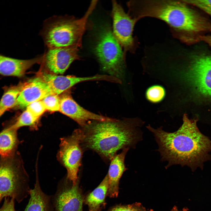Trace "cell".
<instances>
[{"label":"cell","mask_w":211,"mask_h":211,"mask_svg":"<svg viewBox=\"0 0 211 211\" xmlns=\"http://www.w3.org/2000/svg\"><path fill=\"white\" fill-rule=\"evenodd\" d=\"M24 84L21 83L4 89V93L0 100V116L7 110L13 108Z\"/></svg>","instance_id":"20"},{"label":"cell","mask_w":211,"mask_h":211,"mask_svg":"<svg viewBox=\"0 0 211 211\" xmlns=\"http://www.w3.org/2000/svg\"><path fill=\"white\" fill-rule=\"evenodd\" d=\"M39 119L26 109L22 113L11 126L17 130L19 128L24 126H29L31 129L36 130L38 129Z\"/></svg>","instance_id":"21"},{"label":"cell","mask_w":211,"mask_h":211,"mask_svg":"<svg viewBox=\"0 0 211 211\" xmlns=\"http://www.w3.org/2000/svg\"><path fill=\"white\" fill-rule=\"evenodd\" d=\"M186 3L203 11L211 21V0H183Z\"/></svg>","instance_id":"25"},{"label":"cell","mask_w":211,"mask_h":211,"mask_svg":"<svg viewBox=\"0 0 211 211\" xmlns=\"http://www.w3.org/2000/svg\"><path fill=\"white\" fill-rule=\"evenodd\" d=\"M79 49L76 47L48 48L42 62L50 72L63 74L73 61L80 59Z\"/></svg>","instance_id":"10"},{"label":"cell","mask_w":211,"mask_h":211,"mask_svg":"<svg viewBox=\"0 0 211 211\" xmlns=\"http://www.w3.org/2000/svg\"><path fill=\"white\" fill-rule=\"evenodd\" d=\"M15 199L9 197L4 198L3 204L0 211H16L15 208Z\"/></svg>","instance_id":"27"},{"label":"cell","mask_w":211,"mask_h":211,"mask_svg":"<svg viewBox=\"0 0 211 211\" xmlns=\"http://www.w3.org/2000/svg\"><path fill=\"white\" fill-rule=\"evenodd\" d=\"M108 188L107 174L99 185L84 197V203L88 206L89 211H101L105 208Z\"/></svg>","instance_id":"17"},{"label":"cell","mask_w":211,"mask_h":211,"mask_svg":"<svg viewBox=\"0 0 211 211\" xmlns=\"http://www.w3.org/2000/svg\"><path fill=\"white\" fill-rule=\"evenodd\" d=\"M200 41H203L211 47V34H207L201 36Z\"/></svg>","instance_id":"28"},{"label":"cell","mask_w":211,"mask_h":211,"mask_svg":"<svg viewBox=\"0 0 211 211\" xmlns=\"http://www.w3.org/2000/svg\"><path fill=\"white\" fill-rule=\"evenodd\" d=\"M94 33L93 50L101 69L122 81L124 76L125 59L110 26L107 23L101 24Z\"/></svg>","instance_id":"6"},{"label":"cell","mask_w":211,"mask_h":211,"mask_svg":"<svg viewBox=\"0 0 211 211\" xmlns=\"http://www.w3.org/2000/svg\"><path fill=\"white\" fill-rule=\"evenodd\" d=\"M167 71L170 88L182 106L187 99L211 101V53L179 47L171 56Z\"/></svg>","instance_id":"3"},{"label":"cell","mask_w":211,"mask_h":211,"mask_svg":"<svg viewBox=\"0 0 211 211\" xmlns=\"http://www.w3.org/2000/svg\"><path fill=\"white\" fill-rule=\"evenodd\" d=\"M166 95L164 87L160 85H154L147 90L145 96L147 100L151 103H156L162 101Z\"/></svg>","instance_id":"22"},{"label":"cell","mask_w":211,"mask_h":211,"mask_svg":"<svg viewBox=\"0 0 211 211\" xmlns=\"http://www.w3.org/2000/svg\"><path fill=\"white\" fill-rule=\"evenodd\" d=\"M55 195V211H83L84 197L78 181L75 185L66 179Z\"/></svg>","instance_id":"11"},{"label":"cell","mask_w":211,"mask_h":211,"mask_svg":"<svg viewBox=\"0 0 211 211\" xmlns=\"http://www.w3.org/2000/svg\"><path fill=\"white\" fill-rule=\"evenodd\" d=\"M144 124L138 118L111 121L91 120L82 127L81 144L103 158L110 160L119 150L134 148L142 139L140 127Z\"/></svg>","instance_id":"4"},{"label":"cell","mask_w":211,"mask_h":211,"mask_svg":"<svg viewBox=\"0 0 211 211\" xmlns=\"http://www.w3.org/2000/svg\"><path fill=\"white\" fill-rule=\"evenodd\" d=\"M53 94L47 83L40 76L24 83L17 101L13 107L22 109L31 103L42 100L46 96Z\"/></svg>","instance_id":"14"},{"label":"cell","mask_w":211,"mask_h":211,"mask_svg":"<svg viewBox=\"0 0 211 211\" xmlns=\"http://www.w3.org/2000/svg\"><path fill=\"white\" fill-rule=\"evenodd\" d=\"M0 117H1V116H0Z\"/></svg>","instance_id":"30"},{"label":"cell","mask_w":211,"mask_h":211,"mask_svg":"<svg viewBox=\"0 0 211 211\" xmlns=\"http://www.w3.org/2000/svg\"><path fill=\"white\" fill-rule=\"evenodd\" d=\"M26 108V109L39 119L47 110L42 100L31 103Z\"/></svg>","instance_id":"26"},{"label":"cell","mask_w":211,"mask_h":211,"mask_svg":"<svg viewBox=\"0 0 211 211\" xmlns=\"http://www.w3.org/2000/svg\"><path fill=\"white\" fill-rule=\"evenodd\" d=\"M93 0L80 19L70 16H53L45 22L41 35L48 48L82 47V38L89 27V18L95 8Z\"/></svg>","instance_id":"5"},{"label":"cell","mask_w":211,"mask_h":211,"mask_svg":"<svg viewBox=\"0 0 211 211\" xmlns=\"http://www.w3.org/2000/svg\"><path fill=\"white\" fill-rule=\"evenodd\" d=\"M30 198L25 211H52L49 196L44 193L36 176L34 187L30 191Z\"/></svg>","instance_id":"18"},{"label":"cell","mask_w":211,"mask_h":211,"mask_svg":"<svg viewBox=\"0 0 211 211\" xmlns=\"http://www.w3.org/2000/svg\"><path fill=\"white\" fill-rule=\"evenodd\" d=\"M17 130L11 125L0 132V155L1 158L12 156L18 143Z\"/></svg>","instance_id":"19"},{"label":"cell","mask_w":211,"mask_h":211,"mask_svg":"<svg viewBox=\"0 0 211 211\" xmlns=\"http://www.w3.org/2000/svg\"><path fill=\"white\" fill-rule=\"evenodd\" d=\"M59 111L74 120L82 127L91 120L104 121L116 120L96 114L85 109L77 103L70 95L68 94H63L60 97Z\"/></svg>","instance_id":"12"},{"label":"cell","mask_w":211,"mask_h":211,"mask_svg":"<svg viewBox=\"0 0 211 211\" xmlns=\"http://www.w3.org/2000/svg\"><path fill=\"white\" fill-rule=\"evenodd\" d=\"M171 211H188V209L186 208H185L183 209L182 211H179L177 207L175 206L172 208Z\"/></svg>","instance_id":"29"},{"label":"cell","mask_w":211,"mask_h":211,"mask_svg":"<svg viewBox=\"0 0 211 211\" xmlns=\"http://www.w3.org/2000/svg\"><path fill=\"white\" fill-rule=\"evenodd\" d=\"M13 155L0 160V204L5 198L18 203L30 194L28 177L21 161Z\"/></svg>","instance_id":"7"},{"label":"cell","mask_w":211,"mask_h":211,"mask_svg":"<svg viewBox=\"0 0 211 211\" xmlns=\"http://www.w3.org/2000/svg\"><path fill=\"white\" fill-rule=\"evenodd\" d=\"M107 211H153L147 209L140 203H135L131 204H119L111 207Z\"/></svg>","instance_id":"24"},{"label":"cell","mask_w":211,"mask_h":211,"mask_svg":"<svg viewBox=\"0 0 211 211\" xmlns=\"http://www.w3.org/2000/svg\"><path fill=\"white\" fill-rule=\"evenodd\" d=\"M198 119H190L184 113L182 124L172 132L164 130L162 127H146L155 137L161 160L168 162L166 168L179 164L194 171L198 168L203 169L204 163L211 159V140L200 131Z\"/></svg>","instance_id":"2"},{"label":"cell","mask_w":211,"mask_h":211,"mask_svg":"<svg viewBox=\"0 0 211 211\" xmlns=\"http://www.w3.org/2000/svg\"><path fill=\"white\" fill-rule=\"evenodd\" d=\"M111 16L113 21V33L123 50L126 59L127 52L134 53L137 47L136 38L132 36L135 24L138 20L126 13L122 7L115 1H112Z\"/></svg>","instance_id":"9"},{"label":"cell","mask_w":211,"mask_h":211,"mask_svg":"<svg viewBox=\"0 0 211 211\" xmlns=\"http://www.w3.org/2000/svg\"><path fill=\"white\" fill-rule=\"evenodd\" d=\"M40 76L47 83L53 94L59 95L75 85L90 81H105L112 82L113 77L109 75L97 74L87 77L64 76L42 72Z\"/></svg>","instance_id":"13"},{"label":"cell","mask_w":211,"mask_h":211,"mask_svg":"<svg viewBox=\"0 0 211 211\" xmlns=\"http://www.w3.org/2000/svg\"><path fill=\"white\" fill-rule=\"evenodd\" d=\"M128 13L138 21L145 17L165 22L173 36L188 45L200 41L211 33V21L183 0H131L127 3Z\"/></svg>","instance_id":"1"},{"label":"cell","mask_w":211,"mask_h":211,"mask_svg":"<svg viewBox=\"0 0 211 211\" xmlns=\"http://www.w3.org/2000/svg\"><path fill=\"white\" fill-rule=\"evenodd\" d=\"M129 149L126 148L123 149L121 152L115 155L110 160L107 174L108 188L107 196L110 198H116L118 196L120 179L123 172L126 170L125 164V159Z\"/></svg>","instance_id":"16"},{"label":"cell","mask_w":211,"mask_h":211,"mask_svg":"<svg viewBox=\"0 0 211 211\" xmlns=\"http://www.w3.org/2000/svg\"><path fill=\"white\" fill-rule=\"evenodd\" d=\"M47 110L51 112L59 111L60 97L59 95L52 94L42 100Z\"/></svg>","instance_id":"23"},{"label":"cell","mask_w":211,"mask_h":211,"mask_svg":"<svg viewBox=\"0 0 211 211\" xmlns=\"http://www.w3.org/2000/svg\"><path fill=\"white\" fill-rule=\"evenodd\" d=\"M82 129H77L70 136L62 138L57 154L59 161L67 171L66 179L73 185L78 181V173L82 155Z\"/></svg>","instance_id":"8"},{"label":"cell","mask_w":211,"mask_h":211,"mask_svg":"<svg viewBox=\"0 0 211 211\" xmlns=\"http://www.w3.org/2000/svg\"><path fill=\"white\" fill-rule=\"evenodd\" d=\"M42 56L30 59H21L0 54V75L21 77L33 65L42 62Z\"/></svg>","instance_id":"15"}]
</instances>
